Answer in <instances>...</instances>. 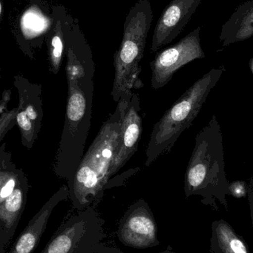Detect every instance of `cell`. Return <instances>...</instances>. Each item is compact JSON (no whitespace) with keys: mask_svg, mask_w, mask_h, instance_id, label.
Segmentation results:
<instances>
[{"mask_svg":"<svg viewBox=\"0 0 253 253\" xmlns=\"http://www.w3.org/2000/svg\"><path fill=\"white\" fill-rule=\"evenodd\" d=\"M187 199L201 196V202L218 210V202L228 211L230 182L226 176L223 134L216 115L197 134L184 177Z\"/></svg>","mask_w":253,"mask_h":253,"instance_id":"cell-1","label":"cell"},{"mask_svg":"<svg viewBox=\"0 0 253 253\" xmlns=\"http://www.w3.org/2000/svg\"><path fill=\"white\" fill-rule=\"evenodd\" d=\"M132 95L119 101L117 109L101 128L76 170L68 186L69 199L75 211L95 208L103 195L110 179L108 172L118 150L123 111Z\"/></svg>","mask_w":253,"mask_h":253,"instance_id":"cell-2","label":"cell"},{"mask_svg":"<svg viewBox=\"0 0 253 253\" xmlns=\"http://www.w3.org/2000/svg\"><path fill=\"white\" fill-rule=\"evenodd\" d=\"M224 72L225 68L221 66L205 74L180 96L154 125L146 152V166H150L161 155L171 151L180 135L193 124Z\"/></svg>","mask_w":253,"mask_h":253,"instance_id":"cell-3","label":"cell"},{"mask_svg":"<svg viewBox=\"0 0 253 253\" xmlns=\"http://www.w3.org/2000/svg\"><path fill=\"white\" fill-rule=\"evenodd\" d=\"M153 13L149 0H139L129 10L124 22L123 40L114 56L115 70L111 96L114 102L132 94L143 87L139 64L144 56Z\"/></svg>","mask_w":253,"mask_h":253,"instance_id":"cell-4","label":"cell"},{"mask_svg":"<svg viewBox=\"0 0 253 253\" xmlns=\"http://www.w3.org/2000/svg\"><path fill=\"white\" fill-rule=\"evenodd\" d=\"M40 253H126L108 240L94 207L68 214Z\"/></svg>","mask_w":253,"mask_h":253,"instance_id":"cell-5","label":"cell"},{"mask_svg":"<svg viewBox=\"0 0 253 253\" xmlns=\"http://www.w3.org/2000/svg\"><path fill=\"white\" fill-rule=\"evenodd\" d=\"M201 31L202 28L198 27L176 44L157 53L150 64L152 88L164 87L180 68L206 57L201 44Z\"/></svg>","mask_w":253,"mask_h":253,"instance_id":"cell-6","label":"cell"},{"mask_svg":"<svg viewBox=\"0 0 253 253\" xmlns=\"http://www.w3.org/2000/svg\"><path fill=\"white\" fill-rule=\"evenodd\" d=\"M119 241L134 249H148L160 245L157 223L148 204L140 199L120 218L117 230Z\"/></svg>","mask_w":253,"mask_h":253,"instance_id":"cell-7","label":"cell"},{"mask_svg":"<svg viewBox=\"0 0 253 253\" xmlns=\"http://www.w3.org/2000/svg\"><path fill=\"white\" fill-rule=\"evenodd\" d=\"M15 87L19 93L16 124L22 136V143L31 149L37 139L43 124L42 86L32 84L21 76L14 77Z\"/></svg>","mask_w":253,"mask_h":253,"instance_id":"cell-8","label":"cell"},{"mask_svg":"<svg viewBox=\"0 0 253 253\" xmlns=\"http://www.w3.org/2000/svg\"><path fill=\"white\" fill-rule=\"evenodd\" d=\"M202 0H172L163 10L154 28L152 53L172 42L181 34Z\"/></svg>","mask_w":253,"mask_h":253,"instance_id":"cell-9","label":"cell"},{"mask_svg":"<svg viewBox=\"0 0 253 253\" xmlns=\"http://www.w3.org/2000/svg\"><path fill=\"white\" fill-rule=\"evenodd\" d=\"M139 111V97L136 93H132L123 111L120 144L108 172L109 178L121 169L137 151L143 129Z\"/></svg>","mask_w":253,"mask_h":253,"instance_id":"cell-10","label":"cell"},{"mask_svg":"<svg viewBox=\"0 0 253 253\" xmlns=\"http://www.w3.org/2000/svg\"><path fill=\"white\" fill-rule=\"evenodd\" d=\"M69 196V187L62 185L31 218L6 253H34L46 231L53 210L60 202L67 200Z\"/></svg>","mask_w":253,"mask_h":253,"instance_id":"cell-11","label":"cell"},{"mask_svg":"<svg viewBox=\"0 0 253 253\" xmlns=\"http://www.w3.org/2000/svg\"><path fill=\"white\" fill-rule=\"evenodd\" d=\"M28 190V179L24 175L13 193L0 202V253H6L14 236L25 210Z\"/></svg>","mask_w":253,"mask_h":253,"instance_id":"cell-12","label":"cell"},{"mask_svg":"<svg viewBox=\"0 0 253 253\" xmlns=\"http://www.w3.org/2000/svg\"><path fill=\"white\" fill-rule=\"evenodd\" d=\"M253 37V0L241 4L221 27L219 40L223 47Z\"/></svg>","mask_w":253,"mask_h":253,"instance_id":"cell-13","label":"cell"},{"mask_svg":"<svg viewBox=\"0 0 253 253\" xmlns=\"http://www.w3.org/2000/svg\"><path fill=\"white\" fill-rule=\"evenodd\" d=\"M210 253H250L243 238L223 219L211 226Z\"/></svg>","mask_w":253,"mask_h":253,"instance_id":"cell-14","label":"cell"},{"mask_svg":"<svg viewBox=\"0 0 253 253\" xmlns=\"http://www.w3.org/2000/svg\"><path fill=\"white\" fill-rule=\"evenodd\" d=\"M68 83V98L66 109V123L63 132H74L83 121L87 113V99L85 92L80 87L78 77H67Z\"/></svg>","mask_w":253,"mask_h":253,"instance_id":"cell-15","label":"cell"},{"mask_svg":"<svg viewBox=\"0 0 253 253\" xmlns=\"http://www.w3.org/2000/svg\"><path fill=\"white\" fill-rule=\"evenodd\" d=\"M63 50L64 38L62 24L60 21L58 20L55 25L54 31L49 44L51 71L53 74H57L60 69Z\"/></svg>","mask_w":253,"mask_h":253,"instance_id":"cell-16","label":"cell"},{"mask_svg":"<svg viewBox=\"0 0 253 253\" xmlns=\"http://www.w3.org/2000/svg\"><path fill=\"white\" fill-rule=\"evenodd\" d=\"M18 108L0 114V138L2 140L4 135L16 123Z\"/></svg>","mask_w":253,"mask_h":253,"instance_id":"cell-17","label":"cell"},{"mask_svg":"<svg viewBox=\"0 0 253 253\" xmlns=\"http://www.w3.org/2000/svg\"><path fill=\"white\" fill-rule=\"evenodd\" d=\"M230 195L236 198L245 197L248 195V185L245 181H236L230 183Z\"/></svg>","mask_w":253,"mask_h":253,"instance_id":"cell-18","label":"cell"},{"mask_svg":"<svg viewBox=\"0 0 253 253\" xmlns=\"http://www.w3.org/2000/svg\"><path fill=\"white\" fill-rule=\"evenodd\" d=\"M248 198L249 202L250 210H251V221L253 231V178L250 179L249 184H248Z\"/></svg>","mask_w":253,"mask_h":253,"instance_id":"cell-19","label":"cell"},{"mask_svg":"<svg viewBox=\"0 0 253 253\" xmlns=\"http://www.w3.org/2000/svg\"><path fill=\"white\" fill-rule=\"evenodd\" d=\"M11 97V90H4L2 93L1 102H0V114L5 112L7 110V105Z\"/></svg>","mask_w":253,"mask_h":253,"instance_id":"cell-20","label":"cell"},{"mask_svg":"<svg viewBox=\"0 0 253 253\" xmlns=\"http://www.w3.org/2000/svg\"><path fill=\"white\" fill-rule=\"evenodd\" d=\"M3 16V1L1 0V3H0V17L2 18Z\"/></svg>","mask_w":253,"mask_h":253,"instance_id":"cell-21","label":"cell"},{"mask_svg":"<svg viewBox=\"0 0 253 253\" xmlns=\"http://www.w3.org/2000/svg\"><path fill=\"white\" fill-rule=\"evenodd\" d=\"M250 68H251V72L253 74V58L251 59V62H250Z\"/></svg>","mask_w":253,"mask_h":253,"instance_id":"cell-22","label":"cell"},{"mask_svg":"<svg viewBox=\"0 0 253 253\" xmlns=\"http://www.w3.org/2000/svg\"><path fill=\"white\" fill-rule=\"evenodd\" d=\"M160 253H175L172 252V251H163V252Z\"/></svg>","mask_w":253,"mask_h":253,"instance_id":"cell-23","label":"cell"}]
</instances>
